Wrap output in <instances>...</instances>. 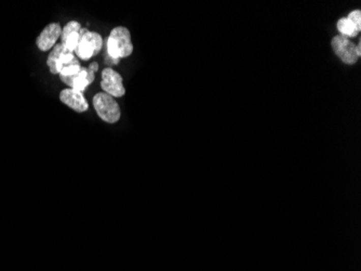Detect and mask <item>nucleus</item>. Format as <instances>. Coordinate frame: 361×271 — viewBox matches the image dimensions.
<instances>
[{
    "label": "nucleus",
    "instance_id": "0eeeda50",
    "mask_svg": "<svg viewBox=\"0 0 361 271\" xmlns=\"http://www.w3.org/2000/svg\"><path fill=\"white\" fill-rule=\"evenodd\" d=\"M59 100L78 113H83L89 109L88 101L84 99L82 92L72 88L63 89L59 94Z\"/></svg>",
    "mask_w": 361,
    "mask_h": 271
},
{
    "label": "nucleus",
    "instance_id": "ddd939ff",
    "mask_svg": "<svg viewBox=\"0 0 361 271\" xmlns=\"http://www.w3.org/2000/svg\"><path fill=\"white\" fill-rule=\"evenodd\" d=\"M79 32H76V33L71 34V35L67 37V39L65 40V42L63 44V46H65V48L70 52H74L75 49L77 48V46H78V44H79L80 38H81Z\"/></svg>",
    "mask_w": 361,
    "mask_h": 271
},
{
    "label": "nucleus",
    "instance_id": "f03ea898",
    "mask_svg": "<svg viewBox=\"0 0 361 271\" xmlns=\"http://www.w3.org/2000/svg\"><path fill=\"white\" fill-rule=\"evenodd\" d=\"M93 106L101 120L106 123L115 124L122 116L119 104L115 98L105 94V92H99L93 97Z\"/></svg>",
    "mask_w": 361,
    "mask_h": 271
},
{
    "label": "nucleus",
    "instance_id": "39448f33",
    "mask_svg": "<svg viewBox=\"0 0 361 271\" xmlns=\"http://www.w3.org/2000/svg\"><path fill=\"white\" fill-rule=\"evenodd\" d=\"M331 46L334 53L337 55L343 63L352 65L358 60L356 52V46L352 44L349 38L338 35L332 38Z\"/></svg>",
    "mask_w": 361,
    "mask_h": 271
},
{
    "label": "nucleus",
    "instance_id": "9d476101",
    "mask_svg": "<svg viewBox=\"0 0 361 271\" xmlns=\"http://www.w3.org/2000/svg\"><path fill=\"white\" fill-rule=\"evenodd\" d=\"M66 48L65 46H63L62 44H56L52 50H51V52L50 55L48 56V59H47V65L49 67V70L50 72L52 73V74H57V71H56V62L58 60V58L61 57V55L66 51Z\"/></svg>",
    "mask_w": 361,
    "mask_h": 271
},
{
    "label": "nucleus",
    "instance_id": "9b49d317",
    "mask_svg": "<svg viewBox=\"0 0 361 271\" xmlns=\"http://www.w3.org/2000/svg\"><path fill=\"white\" fill-rule=\"evenodd\" d=\"M81 24L79 22H77V21H71V22H68L64 29H62V35H61V44L63 45L65 40L67 39V37L71 35V34L73 33H76V32H79L81 30Z\"/></svg>",
    "mask_w": 361,
    "mask_h": 271
},
{
    "label": "nucleus",
    "instance_id": "423d86ee",
    "mask_svg": "<svg viewBox=\"0 0 361 271\" xmlns=\"http://www.w3.org/2000/svg\"><path fill=\"white\" fill-rule=\"evenodd\" d=\"M62 35V29L61 25L54 22L51 23L42 30L40 35L37 37L36 45L41 51H48V50L52 49L55 45L57 39Z\"/></svg>",
    "mask_w": 361,
    "mask_h": 271
},
{
    "label": "nucleus",
    "instance_id": "f8f14e48",
    "mask_svg": "<svg viewBox=\"0 0 361 271\" xmlns=\"http://www.w3.org/2000/svg\"><path fill=\"white\" fill-rule=\"evenodd\" d=\"M83 36L92 42L93 46H94V49H96V56H98L100 53V51H101L102 47H103V38H102V36L100 35L99 33L90 32V31H88L87 33H85Z\"/></svg>",
    "mask_w": 361,
    "mask_h": 271
},
{
    "label": "nucleus",
    "instance_id": "7ed1b4c3",
    "mask_svg": "<svg viewBox=\"0 0 361 271\" xmlns=\"http://www.w3.org/2000/svg\"><path fill=\"white\" fill-rule=\"evenodd\" d=\"M98 70H99L98 62H93L89 65L88 69L81 67L79 73L71 76L59 75V78H61V80L64 84H66L67 86H70V88L83 92L84 89L87 88L90 84L93 83L94 75H96Z\"/></svg>",
    "mask_w": 361,
    "mask_h": 271
},
{
    "label": "nucleus",
    "instance_id": "20e7f679",
    "mask_svg": "<svg viewBox=\"0 0 361 271\" xmlns=\"http://www.w3.org/2000/svg\"><path fill=\"white\" fill-rule=\"evenodd\" d=\"M101 87L105 94L113 98H122L126 94L122 75L114 71L111 67H106L102 71Z\"/></svg>",
    "mask_w": 361,
    "mask_h": 271
},
{
    "label": "nucleus",
    "instance_id": "4468645a",
    "mask_svg": "<svg viewBox=\"0 0 361 271\" xmlns=\"http://www.w3.org/2000/svg\"><path fill=\"white\" fill-rule=\"evenodd\" d=\"M347 19H349L352 23H354L355 26L357 28V30L360 32L361 31V12L360 10H354L351 11L347 16Z\"/></svg>",
    "mask_w": 361,
    "mask_h": 271
},
{
    "label": "nucleus",
    "instance_id": "1a4fd4ad",
    "mask_svg": "<svg viewBox=\"0 0 361 271\" xmlns=\"http://www.w3.org/2000/svg\"><path fill=\"white\" fill-rule=\"evenodd\" d=\"M337 29L341 33V36H344L346 38H352L356 37L358 34L360 33L357 28L354 25L349 19L347 18H342L338 21L337 23Z\"/></svg>",
    "mask_w": 361,
    "mask_h": 271
},
{
    "label": "nucleus",
    "instance_id": "2eb2a0df",
    "mask_svg": "<svg viewBox=\"0 0 361 271\" xmlns=\"http://www.w3.org/2000/svg\"><path fill=\"white\" fill-rule=\"evenodd\" d=\"M356 52H357L358 57L361 56V42H359L358 46H356Z\"/></svg>",
    "mask_w": 361,
    "mask_h": 271
},
{
    "label": "nucleus",
    "instance_id": "f257e3e1",
    "mask_svg": "<svg viewBox=\"0 0 361 271\" xmlns=\"http://www.w3.org/2000/svg\"><path fill=\"white\" fill-rule=\"evenodd\" d=\"M133 52L131 34L127 28L117 26L107 38V56L114 60L130 57Z\"/></svg>",
    "mask_w": 361,
    "mask_h": 271
},
{
    "label": "nucleus",
    "instance_id": "6e6552de",
    "mask_svg": "<svg viewBox=\"0 0 361 271\" xmlns=\"http://www.w3.org/2000/svg\"><path fill=\"white\" fill-rule=\"evenodd\" d=\"M76 55L78 56L81 60L87 61L89 59H91L92 57L96 56V49H94V46L92 42L85 38L84 36H82L80 38V41L78 46L75 49Z\"/></svg>",
    "mask_w": 361,
    "mask_h": 271
}]
</instances>
